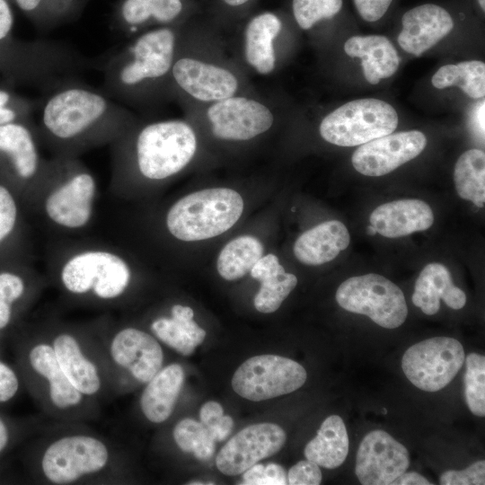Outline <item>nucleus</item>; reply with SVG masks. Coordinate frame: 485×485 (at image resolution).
<instances>
[{
    "instance_id": "nucleus-1",
    "label": "nucleus",
    "mask_w": 485,
    "mask_h": 485,
    "mask_svg": "<svg viewBox=\"0 0 485 485\" xmlns=\"http://www.w3.org/2000/svg\"><path fill=\"white\" fill-rule=\"evenodd\" d=\"M47 92L37 134L53 156L78 157L111 145L129 129L128 112L102 90L69 78Z\"/></svg>"
},
{
    "instance_id": "nucleus-2",
    "label": "nucleus",
    "mask_w": 485,
    "mask_h": 485,
    "mask_svg": "<svg viewBox=\"0 0 485 485\" xmlns=\"http://www.w3.org/2000/svg\"><path fill=\"white\" fill-rule=\"evenodd\" d=\"M48 279L62 298L73 305L113 310L127 295L134 272L113 243L66 240L48 256Z\"/></svg>"
},
{
    "instance_id": "nucleus-3",
    "label": "nucleus",
    "mask_w": 485,
    "mask_h": 485,
    "mask_svg": "<svg viewBox=\"0 0 485 485\" xmlns=\"http://www.w3.org/2000/svg\"><path fill=\"white\" fill-rule=\"evenodd\" d=\"M57 421L33 442L28 457L33 478L44 484H110L117 481L113 441L83 425Z\"/></svg>"
},
{
    "instance_id": "nucleus-4",
    "label": "nucleus",
    "mask_w": 485,
    "mask_h": 485,
    "mask_svg": "<svg viewBox=\"0 0 485 485\" xmlns=\"http://www.w3.org/2000/svg\"><path fill=\"white\" fill-rule=\"evenodd\" d=\"M14 350L22 384L45 415L62 422H85L99 416L100 402L70 383L41 325L22 334Z\"/></svg>"
},
{
    "instance_id": "nucleus-5",
    "label": "nucleus",
    "mask_w": 485,
    "mask_h": 485,
    "mask_svg": "<svg viewBox=\"0 0 485 485\" xmlns=\"http://www.w3.org/2000/svg\"><path fill=\"white\" fill-rule=\"evenodd\" d=\"M97 198V181L78 157L53 156L33 202L48 227L72 235L91 226Z\"/></svg>"
},
{
    "instance_id": "nucleus-6",
    "label": "nucleus",
    "mask_w": 485,
    "mask_h": 485,
    "mask_svg": "<svg viewBox=\"0 0 485 485\" xmlns=\"http://www.w3.org/2000/svg\"><path fill=\"white\" fill-rule=\"evenodd\" d=\"M41 326L61 369L81 393L99 402L119 394L114 372L94 323L79 325L50 320Z\"/></svg>"
},
{
    "instance_id": "nucleus-7",
    "label": "nucleus",
    "mask_w": 485,
    "mask_h": 485,
    "mask_svg": "<svg viewBox=\"0 0 485 485\" xmlns=\"http://www.w3.org/2000/svg\"><path fill=\"white\" fill-rule=\"evenodd\" d=\"M175 34L163 27L139 36L130 46L104 62L101 90L112 100L123 101L163 79L172 70Z\"/></svg>"
},
{
    "instance_id": "nucleus-8",
    "label": "nucleus",
    "mask_w": 485,
    "mask_h": 485,
    "mask_svg": "<svg viewBox=\"0 0 485 485\" xmlns=\"http://www.w3.org/2000/svg\"><path fill=\"white\" fill-rule=\"evenodd\" d=\"M131 146L120 139L114 142L131 148V154L111 151V157H131L141 178L159 181L181 172L193 158L197 139L193 129L181 120H164L143 127L131 139Z\"/></svg>"
},
{
    "instance_id": "nucleus-9",
    "label": "nucleus",
    "mask_w": 485,
    "mask_h": 485,
    "mask_svg": "<svg viewBox=\"0 0 485 485\" xmlns=\"http://www.w3.org/2000/svg\"><path fill=\"white\" fill-rule=\"evenodd\" d=\"M243 200L228 188H212L190 193L168 210L165 223L178 240L195 242L220 235L241 217Z\"/></svg>"
},
{
    "instance_id": "nucleus-10",
    "label": "nucleus",
    "mask_w": 485,
    "mask_h": 485,
    "mask_svg": "<svg viewBox=\"0 0 485 485\" xmlns=\"http://www.w3.org/2000/svg\"><path fill=\"white\" fill-rule=\"evenodd\" d=\"M94 326L114 372L119 393L124 390L125 375L146 384L163 366L162 346L149 332L131 326L113 327L104 320Z\"/></svg>"
},
{
    "instance_id": "nucleus-11",
    "label": "nucleus",
    "mask_w": 485,
    "mask_h": 485,
    "mask_svg": "<svg viewBox=\"0 0 485 485\" xmlns=\"http://www.w3.org/2000/svg\"><path fill=\"white\" fill-rule=\"evenodd\" d=\"M398 125L394 108L379 99L351 101L328 114L320 134L339 146H357L392 133Z\"/></svg>"
},
{
    "instance_id": "nucleus-12",
    "label": "nucleus",
    "mask_w": 485,
    "mask_h": 485,
    "mask_svg": "<svg viewBox=\"0 0 485 485\" xmlns=\"http://www.w3.org/2000/svg\"><path fill=\"white\" fill-rule=\"evenodd\" d=\"M336 301L344 310L366 315L385 329L398 328L408 315V306L401 288L375 273L351 277L343 281L337 289Z\"/></svg>"
},
{
    "instance_id": "nucleus-13",
    "label": "nucleus",
    "mask_w": 485,
    "mask_h": 485,
    "mask_svg": "<svg viewBox=\"0 0 485 485\" xmlns=\"http://www.w3.org/2000/svg\"><path fill=\"white\" fill-rule=\"evenodd\" d=\"M306 378L305 369L293 359L260 355L247 359L237 368L232 386L242 398L260 401L296 391Z\"/></svg>"
},
{
    "instance_id": "nucleus-14",
    "label": "nucleus",
    "mask_w": 485,
    "mask_h": 485,
    "mask_svg": "<svg viewBox=\"0 0 485 485\" xmlns=\"http://www.w3.org/2000/svg\"><path fill=\"white\" fill-rule=\"evenodd\" d=\"M465 359L462 344L450 337H434L410 347L401 359L402 370L417 388L436 392L457 375Z\"/></svg>"
},
{
    "instance_id": "nucleus-15",
    "label": "nucleus",
    "mask_w": 485,
    "mask_h": 485,
    "mask_svg": "<svg viewBox=\"0 0 485 485\" xmlns=\"http://www.w3.org/2000/svg\"><path fill=\"white\" fill-rule=\"evenodd\" d=\"M286 440V432L277 424L250 425L222 447L216 458V467L225 475L242 474L259 461L280 451Z\"/></svg>"
},
{
    "instance_id": "nucleus-16",
    "label": "nucleus",
    "mask_w": 485,
    "mask_h": 485,
    "mask_svg": "<svg viewBox=\"0 0 485 485\" xmlns=\"http://www.w3.org/2000/svg\"><path fill=\"white\" fill-rule=\"evenodd\" d=\"M426 146V136L420 131L391 133L359 146L351 163L363 175L384 176L416 158Z\"/></svg>"
},
{
    "instance_id": "nucleus-17",
    "label": "nucleus",
    "mask_w": 485,
    "mask_h": 485,
    "mask_svg": "<svg viewBox=\"0 0 485 485\" xmlns=\"http://www.w3.org/2000/svg\"><path fill=\"white\" fill-rule=\"evenodd\" d=\"M410 466L407 448L387 432L367 433L356 458V475L363 485H390Z\"/></svg>"
},
{
    "instance_id": "nucleus-18",
    "label": "nucleus",
    "mask_w": 485,
    "mask_h": 485,
    "mask_svg": "<svg viewBox=\"0 0 485 485\" xmlns=\"http://www.w3.org/2000/svg\"><path fill=\"white\" fill-rule=\"evenodd\" d=\"M40 144L37 130L23 122L0 125V155L6 158L16 179L30 189L32 200L48 163L40 154Z\"/></svg>"
},
{
    "instance_id": "nucleus-19",
    "label": "nucleus",
    "mask_w": 485,
    "mask_h": 485,
    "mask_svg": "<svg viewBox=\"0 0 485 485\" xmlns=\"http://www.w3.org/2000/svg\"><path fill=\"white\" fill-rule=\"evenodd\" d=\"M207 117L214 136L226 140L251 139L273 123V115L265 105L244 97L216 101L208 108Z\"/></svg>"
},
{
    "instance_id": "nucleus-20",
    "label": "nucleus",
    "mask_w": 485,
    "mask_h": 485,
    "mask_svg": "<svg viewBox=\"0 0 485 485\" xmlns=\"http://www.w3.org/2000/svg\"><path fill=\"white\" fill-rule=\"evenodd\" d=\"M401 25L398 36L400 47L419 57L448 35L454 22L444 7L436 4H423L405 12Z\"/></svg>"
},
{
    "instance_id": "nucleus-21",
    "label": "nucleus",
    "mask_w": 485,
    "mask_h": 485,
    "mask_svg": "<svg viewBox=\"0 0 485 485\" xmlns=\"http://www.w3.org/2000/svg\"><path fill=\"white\" fill-rule=\"evenodd\" d=\"M172 75L187 93L203 101H218L232 97L237 79L226 69L190 57L175 61Z\"/></svg>"
},
{
    "instance_id": "nucleus-22",
    "label": "nucleus",
    "mask_w": 485,
    "mask_h": 485,
    "mask_svg": "<svg viewBox=\"0 0 485 485\" xmlns=\"http://www.w3.org/2000/svg\"><path fill=\"white\" fill-rule=\"evenodd\" d=\"M369 222L382 236L399 238L428 230L434 223V214L430 206L423 200L399 199L375 208Z\"/></svg>"
},
{
    "instance_id": "nucleus-23",
    "label": "nucleus",
    "mask_w": 485,
    "mask_h": 485,
    "mask_svg": "<svg viewBox=\"0 0 485 485\" xmlns=\"http://www.w3.org/2000/svg\"><path fill=\"white\" fill-rule=\"evenodd\" d=\"M349 243L346 225L339 220H329L303 233L295 242L293 251L300 262L318 266L334 260Z\"/></svg>"
},
{
    "instance_id": "nucleus-24",
    "label": "nucleus",
    "mask_w": 485,
    "mask_h": 485,
    "mask_svg": "<svg viewBox=\"0 0 485 485\" xmlns=\"http://www.w3.org/2000/svg\"><path fill=\"white\" fill-rule=\"evenodd\" d=\"M440 299L454 310L466 304L465 293L454 285L448 269L441 263H428L415 282L411 300L425 314L433 315L440 308Z\"/></svg>"
},
{
    "instance_id": "nucleus-25",
    "label": "nucleus",
    "mask_w": 485,
    "mask_h": 485,
    "mask_svg": "<svg viewBox=\"0 0 485 485\" xmlns=\"http://www.w3.org/2000/svg\"><path fill=\"white\" fill-rule=\"evenodd\" d=\"M184 382V371L179 364L163 366L146 384L139 407L151 423L160 424L173 412Z\"/></svg>"
},
{
    "instance_id": "nucleus-26",
    "label": "nucleus",
    "mask_w": 485,
    "mask_h": 485,
    "mask_svg": "<svg viewBox=\"0 0 485 485\" xmlns=\"http://www.w3.org/2000/svg\"><path fill=\"white\" fill-rule=\"evenodd\" d=\"M346 54L360 57L366 80L377 84L398 69L400 57L392 42L382 35L353 36L344 44Z\"/></svg>"
},
{
    "instance_id": "nucleus-27",
    "label": "nucleus",
    "mask_w": 485,
    "mask_h": 485,
    "mask_svg": "<svg viewBox=\"0 0 485 485\" xmlns=\"http://www.w3.org/2000/svg\"><path fill=\"white\" fill-rule=\"evenodd\" d=\"M193 316L190 307L173 304L170 316L156 317L150 323V330L158 340L183 356H190L206 337V331L193 321Z\"/></svg>"
},
{
    "instance_id": "nucleus-28",
    "label": "nucleus",
    "mask_w": 485,
    "mask_h": 485,
    "mask_svg": "<svg viewBox=\"0 0 485 485\" xmlns=\"http://www.w3.org/2000/svg\"><path fill=\"white\" fill-rule=\"evenodd\" d=\"M250 272L260 282L254 297V306L263 313L277 311L297 284V278L286 272L278 258L272 253L261 256Z\"/></svg>"
},
{
    "instance_id": "nucleus-29",
    "label": "nucleus",
    "mask_w": 485,
    "mask_h": 485,
    "mask_svg": "<svg viewBox=\"0 0 485 485\" xmlns=\"http://www.w3.org/2000/svg\"><path fill=\"white\" fill-rule=\"evenodd\" d=\"M348 453V436L343 419L331 415L322 423L315 437L304 448V456L321 467L340 466Z\"/></svg>"
},
{
    "instance_id": "nucleus-30",
    "label": "nucleus",
    "mask_w": 485,
    "mask_h": 485,
    "mask_svg": "<svg viewBox=\"0 0 485 485\" xmlns=\"http://www.w3.org/2000/svg\"><path fill=\"white\" fill-rule=\"evenodd\" d=\"M282 27L280 19L272 13H260L248 23L245 31L247 62L260 74L270 73L275 66L273 40Z\"/></svg>"
},
{
    "instance_id": "nucleus-31",
    "label": "nucleus",
    "mask_w": 485,
    "mask_h": 485,
    "mask_svg": "<svg viewBox=\"0 0 485 485\" xmlns=\"http://www.w3.org/2000/svg\"><path fill=\"white\" fill-rule=\"evenodd\" d=\"M45 280L40 274L26 277L14 271H0V333L11 327L21 305L31 304L40 295Z\"/></svg>"
},
{
    "instance_id": "nucleus-32",
    "label": "nucleus",
    "mask_w": 485,
    "mask_h": 485,
    "mask_svg": "<svg viewBox=\"0 0 485 485\" xmlns=\"http://www.w3.org/2000/svg\"><path fill=\"white\" fill-rule=\"evenodd\" d=\"M182 8V0H122L114 20L118 27L134 32L150 22L170 23Z\"/></svg>"
},
{
    "instance_id": "nucleus-33",
    "label": "nucleus",
    "mask_w": 485,
    "mask_h": 485,
    "mask_svg": "<svg viewBox=\"0 0 485 485\" xmlns=\"http://www.w3.org/2000/svg\"><path fill=\"white\" fill-rule=\"evenodd\" d=\"M454 181L459 197L478 207L485 203V154L480 149L465 151L454 170Z\"/></svg>"
},
{
    "instance_id": "nucleus-34",
    "label": "nucleus",
    "mask_w": 485,
    "mask_h": 485,
    "mask_svg": "<svg viewBox=\"0 0 485 485\" xmlns=\"http://www.w3.org/2000/svg\"><path fill=\"white\" fill-rule=\"evenodd\" d=\"M263 245L255 237L242 235L234 238L219 253L216 268L225 280L242 278L263 254Z\"/></svg>"
},
{
    "instance_id": "nucleus-35",
    "label": "nucleus",
    "mask_w": 485,
    "mask_h": 485,
    "mask_svg": "<svg viewBox=\"0 0 485 485\" xmlns=\"http://www.w3.org/2000/svg\"><path fill=\"white\" fill-rule=\"evenodd\" d=\"M431 83L437 89L458 86L471 98H482L485 95V64L471 60L443 66L432 76Z\"/></svg>"
},
{
    "instance_id": "nucleus-36",
    "label": "nucleus",
    "mask_w": 485,
    "mask_h": 485,
    "mask_svg": "<svg viewBox=\"0 0 485 485\" xmlns=\"http://www.w3.org/2000/svg\"><path fill=\"white\" fill-rule=\"evenodd\" d=\"M85 0H15L43 29L53 28L74 18Z\"/></svg>"
},
{
    "instance_id": "nucleus-37",
    "label": "nucleus",
    "mask_w": 485,
    "mask_h": 485,
    "mask_svg": "<svg viewBox=\"0 0 485 485\" xmlns=\"http://www.w3.org/2000/svg\"><path fill=\"white\" fill-rule=\"evenodd\" d=\"M172 436L181 451L192 453L198 460H208L215 453L216 441L201 422L183 419L175 425Z\"/></svg>"
},
{
    "instance_id": "nucleus-38",
    "label": "nucleus",
    "mask_w": 485,
    "mask_h": 485,
    "mask_svg": "<svg viewBox=\"0 0 485 485\" xmlns=\"http://www.w3.org/2000/svg\"><path fill=\"white\" fill-rule=\"evenodd\" d=\"M464 395L466 404L472 414L485 415V357L478 353H470L464 359Z\"/></svg>"
},
{
    "instance_id": "nucleus-39",
    "label": "nucleus",
    "mask_w": 485,
    "mask_h": 485,
    "mask_svg": "<svg viewBox=\"0 0 485 485\" xmlns=\"http://www.w3.org/2000/svg\"><path fill=\"white\" fill-rule=\"evenodd\" d=\"M343 0H293L294 17L303 30L311 29L323 19H331L340 13Z\"/></svg>"
},
{
    "instance_id": "nucleus-40",
    "label": "nucleus",
    "mask_w": 485,
    "mask_h": 485,
    "mask_svg": "<svg viewBox=\"0 0 485 485\" xmlns=\"http://www.w3.org/2000/svg\"><path fill=\"white\" fill-rule=\"evenodd\" d=\"M243 484L285 485L287 484L286 470L278 463L254 464L243 472Z\"/></svg>"
},
{
    "instance_id": "nucleus-41",
    "label": "nucleus",
    "mask_w": 485,
    "mask_h": 485,
    "mask_svg": "<svg viewBox=\"0 0 485 485\" xmlns=\"http://www.w3.org/2000/svg\"><path fill=\"white\" fill-rule=\"evenodd\" d=\"M31 430V425L20 423L0 413V462Z\"/></svg>"
},
{
    "instance_id": "nucleus-42",
    "label": "nucleus",
    "mask_w": 485,
    "mask_h": 485,
    "mask_svg": "<svg viewBox=\"0 0 485 485\" xmlns=\"http://www.w3.org/2000/svg\"><path fill=\"white\" fill-rule=\"evenodd\" d=\"M18 217V206L13 193L0 184V244L13 234Z\"/></svg>"
},
{
    "instance_id": "nucleus-43",
    "label": "nucleus",
    "mask_w": 485,
    "mask_h": 485,
    "mask_svg": "<svg viewBox=\"0 0 485 485\" xmlns=\"http://www.w3.org/2000/svg\"><path fill=\"white\" fill-rule=\"evenodd\" d=\"M442 485H483L485 483V462L477 461L464 470H450L440 476Z\"/></svg>"
},
{
    "instance_id": "nucleus-44",
    "label": "nucleus",
    "mask_w": 485,
    "mask_h": 485,
    "mask_svg": "<svg viewBox=\"0 0 485 485\" xmlns=\"http://www.w3.org/2000/svg\"><path fill=\"white\" fill-rule=\"evenodd\" d=\"M322 479L319 465L308 459L298 462L287 472V484L291 485H318Z\"/></svg>"
},
{
    "instance_id": "nucleus-45",
    "label": "nucleus",
    "mask_w": 485,
    "mask_h": 485,
    "mask_svg": "<svg viewBox=\"0 0 485 485\" xmlns=\"http://www.w3.org/2000/svg\"><path fill=\"white\" fill-rule=\"evenodd\" d=\"M22 384V381L17 368L0 359V404L13 400Z\"/></svg>"
},
{
    "instance_id": "nucleus-46",
    "label": "nucleus",
    "mask_w": 485,
    "mask_h": 485,
    "mask_svg": "<svg viewBox=\"0 0 485 485\" xmlns=\"http://www.w3.org/2000/svg\"><path fill=\"white\" fill-rule=\"evenodd\" d=\"M393 0H353L358 15L366 22H375L384 16Z\"/></svg>"
},
{
    "instance_id": "nucleus-47",
    "label": "nucleus",
    "mask_w": 485,
    "mask_h": 485,
    "mask_svg": "<svg viewBox=\"0 0 485 485\" xmlns=\"http://www.w3.org/2000/svg\"><path fill=\"white\" fill-rule=\"evenodd\" d=\"M224 415L223 407L216 401H210L202 405L199 410L200 422L210 429L219 423Z\"/></svg>"
},
{
    "instance_id": "nucleus-48",
    "label": "nucleus",
    "mask_w": 485,
    "mask_h": 485,
    "mask_svg": "<svg viewBox=\"0 0 485 485\" xmlns=\"http://www.w3.org/2000/svg\"><path fill=\"white\" fill-rule=\"evenodd\" d=\"M13 13L6 0H0V41L4 40L13 27Z\"/></svg>"
},
{
    "instance_id": "nucleus-49",
    "label": "nucleus",
    "mask_w": 485,
    "mask_h": 485,
    "mask_svg": "<svg viewBox=\"0 0 485 485\" xmlns=\"http://www.w3.org/2000/svg\"><path fill=\"white\" fill-rule=\"evenodd\" d=\"M234 427V420L228 415H223L220 422L212 428L207 429L215 441L225 440L230 434Z\"/></svg>"
},
{
    "instance_id": "nucleus-50",
    "label": "nucleus",
    "mask_w": 485,
    "mask_h": 485,
    "mask_svg": "<svg viewBox=\"0 0 485 485\" xmlns=\"http://www.w3.org/2000/svg\"><path fill=\"white\" fill-rule=\"evenodd\" d=\"M392 484L393 485H430V482L419 473L411 472H403L399 477H397Z\"/></svg>"
},
{
    "instance_id": "nucleus-51",
    "label": "nucleus",
    "mask_w": 485,
    "mask_h": 485,
    "mask_svg": "<svg viewBox=\"0 0 485 485\" xmlns=\"http://www.w3.org/2000/svg\"><path fill=\"white\" fill-rule=\"evenodd\" d=\"M21 112L27 113L13 108H0V125L18 121Z\"/></svg>"
},
{
    "instance_id": "nucleus-52",
    "label": "nucleus",
    "mask_w": 485,
    "mask_h": 485,
    "mask_svg": "<svg viewBox=\"0 0 485 485\" xmlns=\"http://www.w3.org/2000/svg\"><path fill=\"white\" fill-rule=\"evenodd\" d=\"M12 100H13V97L9 93L4 90H0V108L6 107V108H13V109L19 110L18 107H15L13 105Z\"/></svg>"
},
{
    "instance_id": "nucleus-53",
    "label": "nucleus",
    "mask_w": 485,
    "mask_h": 485,
    "mask_svg": "<svg viewBox=\"0 0 485 485\" xmlns=\"http://www.w3.org/2000/svg\"><path fill=\"white\" fill-rule=\"evenodd\" d=\"M223 1L230 6H240L247 3L249 0H223Z\"/></svg>"
},
{
    "instance_id": "nucleus-54",
    "label": "nucleus",
    "mask_w": 485,
    "mask_h": 485,
    "mask_svg": "<svg viewBox=\"0 0 485 485\" xmlns=\"http://www.w3.org/2000/svg\"><path fill=\"white\" fill-rule=\"evenodd\" d=\"M366 234L368 235H375L376 233L375 229L370 225L366 227Z\"/></svg>"
},
{
    "instance_id": "nucleus-55",
    "label": "nucleus",
    "mask_w": 485,
    "mask_h": 485,
    "mask_svg": "<svg viewBox=\"0 0 485 485\" xmlns=\"http://www.w3.org/2000/svg\"><path fill=\"white\" fill-rule=\"evenodd\" d=\"M480 8L482 10V12L485 11V0H477Z\"/></svg>"
}]
</instances>
